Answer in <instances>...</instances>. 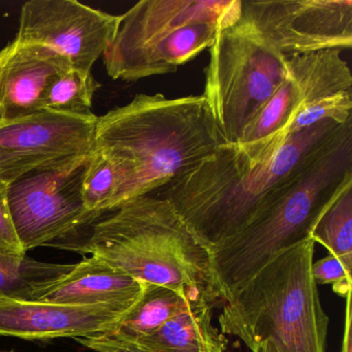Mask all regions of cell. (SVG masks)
Masks as SVG:
<instances>
[{"label":"cell","mask_w":352,"mask_h":352,"mask_svg":"<svg viewBox=\"0 0 352 352\" xmlns=\"http://www.w3.org/2000/svg\"><path fill=\"white\" fill-rule=\"evenodd\" d=\"M145 288L143 282L91 255L47 286L36 300L74 306L116 304L135 307Z\"/></svg>","instance_id":"cell-15"},{"label":"cell","mask_w":352,"mask_h":352,"mask_svg":"<svg viewBox=\"0 0 352 352\" xmlns=\"http://www.w3.org/2000/svg\"><path fill=\"white\" fill-rule=\"evenodd\" d=\"M310 238L339 259L347 273L352 270V182L348 183L323 212Z\"/></svg>","instance_id":"cell-20"},{"label":"cell","mask_w":352,"mask_h":352,"mask_svg":"<svg viewBox=\"0 0 352 352\" xmlns=\"http://www.w3.org/2000/svg\"><path fill=\"white\" fill-rule=\"evenodd\" d=\"M100 84L92 73L71 69L57 78L45 98V110L78 117H92V102Z\"/></svg>","instance_id":"cell-21"},{"label":"cell","mask_w":352,"mask_h":352,"mask_svg":"<svg viewBox=\"0 0 352 352\" xmlns=\"http://www.w3.org/2000/svg\"><path fill=\"white\" fill-rule=\"evenodd\" d=\"M91 155L51 162L8 185L12 220L25 253L94 221L82 199Z\"/></svg>","instance_id":"cell-8"},{"label":"cell","mask_w":352,"mask_h":352,"mask_svg":"<svg viewBox=\"0 0 352 352\" xmlns=\"http://www.w3.org/2000/svg\"><path fill=\"white\" fill-rule=\"evenodd\" d=\"M98 121L44 110L0 123V182L8 186L41 166L90 153Z\"/></svg>","instance_id":"cell-11"},{"label":"cell","mask_w":352,"mask_h":352,"mask_svg":"<svg viewBox=\"0 0 352 352\" xmlns=\"http://www.w3.org/2000/svg\"><path fill=\"white\" fill-rule=\"evenodd\" d=\"M215 307L184 311L154 333L129 342L148 352H226L228 341L213 324Z\"/></svg>","instance_id":"cell-16"},{"label":"cell","mask_w":352,"mask_h":352,"mask_svg":"<svg viewBox=\"0 0 352 352\" xmlns=\"http://www.w3.org/2000/svg\"><path fill=\"white\" fill-rule=\"evenodd\" d=\"M71 69L53 49L14 40L0 51V123L44 111L48 88Z\"/></svg>","instance_id":"cell-14"},{"label":"cell","mask_w":352,"mask_h":352,"mask_svg":"<svg viewBox=\"0 0 352 352\" xmlns=\"http://www.w3.org/2000/svg\"><path fill=\"white\" fill-rule=\"evenodd\" d=\"M119 185L120 176L114 164L92 150L91 160L82 186V199L86 210L94 220L112 211Z\"/></svg>","instance_id":"cell-22"},{"label":"cell","mask_w":352,"mask_h":352,"mask_svg":"<svg viewBox=\"0 0 352 352\" xmlns=\"http://www.w3.org/2000/svg\"><path fill=\"white\" fill-rule=\"evenodd\" d=\"M346 300L345 329H344L342 352H352V312L351 294H348Z\"/></svg>","instance_id":"cell-26"},{"label":"cell","mask_w":352,"mask_h":352,"mask_svg":"<svg viewBox=\"0 0 352 352\" xmlns=\"http://www.w3.org/2000/svg\"><path fill=\"white\" fill-rule=\"evenodd\" d=\"M133 308L116 304L74 306L0 296V336L26 340L94 337L114 331Z\"/></svg>","instance_id":"cell-13"},{"label":"cell","mask_w":352,"mask_h":352,"mask_svg":"<svg viewBox=\"0 0 352 352\" xmlns=\"http://www.w3.org/2000/svg\"><path fill=\"white\" fill-rule=\"evenodd\" d=\"M241 19L285 57L352 46L351 0L242 1Z\"/></svg>","instance_id":"cell-9"},{"label":"cell","mask_w":352,"mask_h":352,"mask_svg":"<svg viewBox=\"0 0 352 352\" xmlns=\"http://www.w3.org/2000/svg\"><path fill=\"white\" fill-rule=\"evenodd\" d=\"M77 341L85 347L98 352H148L135 343L115 337L111 333L77 338Z\"/></svg>","instance_id":"cell-25"},{"label":"cell","mask_w":352,"mask_h":352,"mask_svg":"<svg viewBox=\"0 0 352 352\" xmlns=\"http://www.w3.org/2000/svg\"><path fill=\"white\" fill-rule=\"evenodd\" d=\"M121 20L122 15L76 0H30L22 7L15 40L49 47L65 57L72 69L91 73L112 44Z\"/></svg>","instance_id":"cell-10"},{"label":"cell","mask_w":352,"mask_h":352,"mask_svg":"<svg viewBox=\"0 0 352 352\" xmlns=\"http://www.w3.org/2000/svg\"><path fill=\"white\" fill-rule=\"evenodd\" d=\"M74 267L75 265L44 263L28 255L0 254V296L36 300L43 289Z\"/></svg>","instance_id":"cell-19"},{"label":"cell","mask_w":352,"mask_h":352,"mask_svg":"<svg viewBox=\"0 0 352 352\" xmlns=\"http://www.w3.org/2000/svg\"><path fill=\"white\" fill-rule=\"evenodd\" d=\"M0 254L26 255L14 228L7 185L3 182H0Z\"/></svg>","instance_id":"cell-24"},{"label":"cell","mask_w":352,"mask_h":352,"mask_svg":"<svg viewBox=\"0 0 352 352\" xmlns=\"http://www.w3.org/2000/svg\"><path fill=\"white\" fill-rule=\"evenodd\" d=\"M352 182V120L250 223L211 249L220 302L282 251L310 238L323 212Z\"/></svg>","instance_id":"cell-4"},{"label":"cell","mask_w":352,"mask_h":352,"mask_svg":"<svg viewBox=\"0 0 352 352\" xmlns=\"http://www.w3.org/2000/svg\"><path fill=\"white\" fill-rule=\"evenodd\" d=\"M339 49L286 57L288 78L296 87L294 116L282 135L294 133L325 120H352V75Z\"/></svg>","instance_id":"cell-12"},{"label":"cell","mask_w":352,"mask_h":352,"mask_svg":"<svg viewBox=\"0 0 352 352\" xmlns=\"http://www.w3.org/2000/svg\"><path fill=\"white\" fill-rule=\"evenodd\" d=\"M343 125L325 120L298 131L261 162L251 160L234 146H222L156 193L174 206L211 251L275 201Z\"/></svg>","instance_id":"cell-1"},{"label":"cell","mask_w":352,"mask_h":352,"mask_svg":"<svg viewBox=\"0 0 352 352\" xmlns=\"http://www.w3.org/2000/svg\"><path fill=\"white\" fill-rule=\"evenodd\" d=\"M100 257L145 284L187 292L221 304L212 274L211 251L156 192L135 197L96 221L78 249Z\"/></svg>","instance_id":"cell-3"},{"label":"cell","mask_w":352,"mask_h":352,"mask_svg":"<svg viewBox=\"0 0 352 352\" xmlns=\"http://www.w3.org/2000/svg\"><path fill=\"white\" fill-rule=\"evenodd\" d=\"M296 106V87L287 77L253 115L234 147L254 162L269 157L283 145L282 135L292 121Z\"/></svg>","instance_id":"cell-17"},{"label":"cell","mask_w":352,"mask_h":352,"mask_svg":"<svg viewBox=\"0 0 352 352\" xmlns=\"http://www.w3.org/2000/svg\"><path fill=\"white\" fill-rule=\"evenodd\" d=\"M209 302L181 290L146 284L143 296L131 312L111 331V335L135 341L157 331L166 321L184 311L206 306Z\"/></svg>","instance_id":"cell-18"},{"label":"cell","mask_w":352,"mask_h":352,"mask_svg":"<svg viewBox=\"0 0 352 352\" xmlns=\"http://www.w3.org/2000/svg\"><path fill=\"white\" fill-rule=\"evenodd\" d=\"M241 14L242 0H142L123 14L102 56L107 73L127 82L176 73Z\"/></svg>","instance_id":"cell-6"},{"label":"cell","mask_w":352,"mask_h":352,"mask_svg":"<svg viewBox=\"0 0 352 352\" xmlns=\"http://www.w3.org/2000/svg\"><path fill=\"white\" fill-rule=\"evenodd\" d=\"M208 51L203 96L222 139L234 146L253 115L287 79L286 57L241 18L220 30Z\"/></svg>","instance_id":"cell-7"},{"label":"cell","mask_w":352,"mask_h":352,"mask_svg":"<svg viewBox=\"0 0 352 352\" xmlns=\"http://www.w3.org/2000/svg\"><path fill=\"white\" fill-rule=\"evenodd\" d=\"M0 352H3V351H0Z\"/></svg>","instance_id":"cell-28"},{"label":"cell","mask_w":352,"mask_h":352,"mask_svg":"<svg viewBox=\"0 0 352 352\" xmlns=\"http://www.w3.org/2000/svg\"><path fill=\"white\" fill-rule=\"evenodd\" d=\"M255 352H276V350L273 344L267 342V343L263 344V345L259 347Z\"/></svg>","instance_id":"cell-27"},{"label":"cell","mask_w":352,"mask_h":352,"mask_svg":"<svg viewBox=\"0 0 352 352\" xmlns=\"http://www.w3.org/2000/svg\"><path fill=\"white\" fill-rule=\"evenodd\" d=\"M224 145L203 94L168 98L142 94L98 117L94 149L120 176L114 211L156 192Z\"/></svg>","instance_id":"cell-2"},{"label":"cell","mask_w":352,"mask_h":352,"mask_svg":"<svg viewBox=\"0 0 352 352\" xmlns=\"http://www.w3.org/2000/svg\"><path fill=\"white\" fill-rule=\"evenodd\" d=\"M312 275L317 285L331 284L333 292L341 298L351 294V274L347 273L339 259L329 254L312 265Z\"/></svg>","instance_id":"cell-23"},{"label":"cell","mask_w":352,"mask_h":352,"mask_svg":"<svg viewBox=\"0 0 352 352\" xmlns=\"http://www.w3.org/2000/svg\"><path fill=\"white\" fill-rule=\"evenodd\" d=\"M311 238L282 251L234 289L218 317L223 335L251 352L270 342L276 352H325L329 318L312 275Z\"/></svg>","instance_id":"cell-5"}]
</instances>
